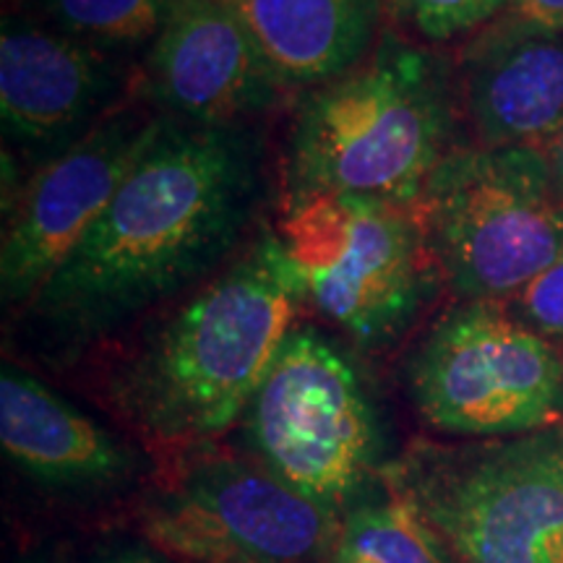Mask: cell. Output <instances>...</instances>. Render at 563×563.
<instances>
[{"mask_svg": "<svg viewBox=\"0 0 563 563\" xmlns=\"http://www.w3.org/2000/svg\"><path fill=\"white\" fill-rule=\"evenodd\" d=\"M540 152H543L548 170H551L555 191H559L561 201H563V131L555 139L548 141L545 146H540Z\"/></svg>", "mask_w": 563, "mask_h": 563, "instance_id": "cell-21", "label": "cell"}, {"mask_svg": "<svg viewBox=\"0 0 563 563\" xmlns=\"http://www.w3.org/2000/svg\"><path fill=\"white\" fill-rule=\"evenodd\" d=\"M266 191L249 123L167 118L58 272L24 306L40 347L74 355L150 319L241 253Z\"/></svg>", "mask_w": 563, "mask_h": 563, "instance_id": "cell-1", "label": "cell"}, {"mask_svg": "<svg viewBox=\"0 0 563 563\" xmlns=\"http://www.w3.org/2000/svg\"><path fill=\"white\" fill-rule=\"evenodd\" d=\"M389 19L410 40L441 45L470 34L501 13L509 0H378Z\"/></svg>", "mask_w": 563, "mask_h": 563, "instance_id": "cell-18", "label": "cell"}, {"mask_svg": "<svg viewBox=\"0 0 563 563\" xmlns=\"http://www.w3.org/2000/svg\"><path fill=\"white\" fill-rule=\"evenodd\" d=\"M279 238L306 302L363 350L397 342L443 285L420 201L321 196L285 209Z\"/></svg>", "mask_w": 563, "mask_h": 563, "instance_id": "cell-5", "label": "cell"}, {"mask_svg": "<svg viewBox=\"0 0 563 563\" xmlns=\"http://www.w3.org/2000/svg\"><path fill=\"white\" fill-rule=\"evenodd\" d=\"M336 514L264 464L196 452L144 504L141 532L191 563H313L340 543Z\"/></svg>", "mask_w": 563, "mask_h": 563, "instance_id": "cell-9", "label": "cell"}, {"mask_svg": "<svg viewBox=\"0 0 563 563\" xmlns=\"http://www.w3.org/2000/svg\"><path fill=\"white\" fill-rule=\"evenodd\" d=\"M141 91L175 121L238 125L272 110L285 87L222 0H173L146 51Z\"/></svg>", "mask_w": 563, "mask_h": 563, "instance_id": "cell-11", "label": "cell"}, {"mask_svg": "<svg viewBox=\"0 0 563 563\" xmlns=\"http://www.w3.org/2000/svg\"><path fill=\"white\" fill-rule=\"evenodd\" d=\"M420 418L441 433L509 439L563 422V350L504 302L449 308L407 363Z\"/></svg>", "mask_w": 563, "mask_h": 563, "instance_id": "cell-8", "label": "cell"}, {"mask_svg": "<svg viewBox=\"0 0 563 563\" xmlns=\"http://www.w3.org/2000/svg\"><path fill=\"white\" fill-rule=\"evenodd\" d=\"M306 302L300 272L272 228L232 262L159 308L108 373V399L157 452H203L245 418Z\"/></svg>", "mask_w": 563, "mask_h": 563, "instance_id": "cell-2", "label": "cell"}, {"mask_svg": "<svg viewBox=\"0 0 563 563\" xmlns=\"http://www.w3.org/2000/svg\"><path fill=\"white\" fill-rule=\"evenodd\" d=\"M340 563H446L435 534L410 506L389 496L386 504L357 506L340 534Z\"/></svg>", "mask_w": 563, "mask_h": 563, "instance_id": "cell-17", "label": "cell"}, {"mask_svg": "<svg viewBox=\"0 0 563 563\" xmlns=\"http://www.w3.org/2000/svg\"><path fill=\"white\" fill-rule=\"evenodd\" d=\"M454 95L441 58L384 30L368 58L298 102L282 159V211L321 196L418 203L456 150Z\"/></svg>", "mask_w": 563, "mask_h": 563, "instance_id": "cell-3", "label": "cell"}, {"mask_svg": "<svg viewBox=\"0 0 563 563\" xmlns=\"http://www.w3.org/2000/svg\"><path fill=\"white\" fill-rule=\"evenodd\" d=\"M285 91H308L368 58L384 32L378 0H222Z\"/></svg>", "mask_w": 563, "mask_h": 563, "instance_id": "cell-15", "label": "cell"}, {"mask_svg": "<svg viewBox=\"0 0 563 563\" xmlns=\"http://www.w3.org/2000/svg\"><path fill=\"white\" fill-rule=\"evenodd\" d=\"M11 3H21V0H11Z\"/></svg>", "mask_w": 563, "mask_h": 563, "instance_id": "cell-23", "label": "cell"}, {"mask_svg": "<svg viewBox=\"0 0 563 563\" xmlns=\"http://www.w3.org/2000/svg\"><path fill=\"white\" fill-rule=\"evenodd\" d=\"M498 19L540 32H563V0H509Z\"/></svg>", "mask_w": 563, "mask_h": 563, "instance_id": "cell-20", "label": "cell"}, {"mask_svg": "<svg viewBox=\"0 0 563 563\" xmlns=\"http://www.w3.org/2000/svg\"><path fill=\"white\" fill-rule=\"evenodd\" d=\"M456 97L477 146H545L563 131V32L496 16L464 45Z\"/></svg>", "mask_w": 563, "mask_h": 563, "instance_id": "cell-13", "label": "cell"}, {"mask_svg": "<svg viewBox=\"0 0 563 563\" xmlns=\"http://www.w3.org/2000/svg\"><path fill=\"white\" fill-rule=\"evenodd\" d=\"M384 481L460 563H563V422L464 446L418 443Z\"/></svg>", "mask_w": 563, "mask_h": 563, "instance_id": "cell-4", "label": "cell"}, {"mask_svg": "<svg viewBox=\"0 0 563 563\" xmlns=\"http://www.w3.org/2000/svg\"><path fill=\"white\" fill-rule=\"evenodd\" d=\"M443 285L506 302L563 253V201L534 146H456L420 196Z\"/></svg>", "mask_w": 563, "mask_h": 563, "instance_id": "cell-6", "label": "cell"}, {"mask_svg": "<svg viewBox=\"0 0 563 563\" xmlns=\"http://www.w3.org/2000/svg\"><path fill=\"white\" fill-rule=\"evenodd\" d=\"M504 306L514 319L563 350V253Z\"/></svg>", "mask_w": 563, "mask_h": 563, "instance_id": "cell-19", "label": "cell"}, {"mask_svg": "<svg viewBox=\"0 0 563 563\" xmlns=\"http://www.w3.org/2000/svg\"><path fill=\"white\" fill-rule=\"evenodd\" d=\"M0 443L16 467L47 485L97 488L133 473L121 441L11 363L0 373Z\"/></svg>", "mask_w": 563, "mask_h": 563, "instance_id": "cell-14", "label": "cell"}, {"mask_svg": "<svg viewBox=\"0 0 563 563\" xmlns=\"http://www.w3.org/2000/svg\"><path fill=\"white\" fill-rule=\"evenodd\" d=\"M102 563H159V561L152 559V555L144 551H123V553H115L112 559L102 561Z\"/></svg>", "mask_w": 563, "mask_h": 563, "instance_id": "cell-22", "label": "cell"}, {"mask_svg": "<svg viewBox=\"0 0 563 563\" xmlns=\"http://www.w3.org/2000/svg\"><path fill=\"white\" fill-rule=\"evenodd\" d=\"M42 13L68 37L102 53L146 47L165 26L173 0H37Z\"/></svg>", "mask_w": 563, "mask_h": 563, "instance_id": "cell-16", "label": "cell"}, {"mask_svg": "<svg viewBox=\"0 0 563 563\" xmlns=\"http://www.w3.org/2000/svg\"><path fill=\"white\" fill-rule=\"evenodd\" d=\"M162 115L150 102H121L79 141L34 167L5 203L0 295L24 308L100 220L129 178Z\"/></svg>", "mask_w": 563, "mask_h": 563, "instance_id": "cell-10", "label": "cell"}, {"mask_svg": "<svg viewBox=\"0 0 563 563\" xmlns=\"http://www.w3.org/2000/svg\"><path fill=\"white\" fill-rule=\"evenodd\" d=\"M123 76L110 53L37 21L0 26V123L5 144L37 165L68 150L112 108Z\"/></svg>", "mask_w": 563, "mask_h": 563, "instance_id": "cell-12", "label": "cell"}, {"mask_svg": "<svg viewBox=\"0 0 563 563\" xmlns=\"http://www.w3.org/2000/svg\"><path fill=\"white\" fill-rule=\"evenodd\" d=\"M258 464L340 511L382 456V422L361 373L321 332L292 327L245 410Z\"/></svg>", "mask_w": 563, "mask_h": 563, "instance_id": "cell-7", "label": "cell"}]
</instances>
